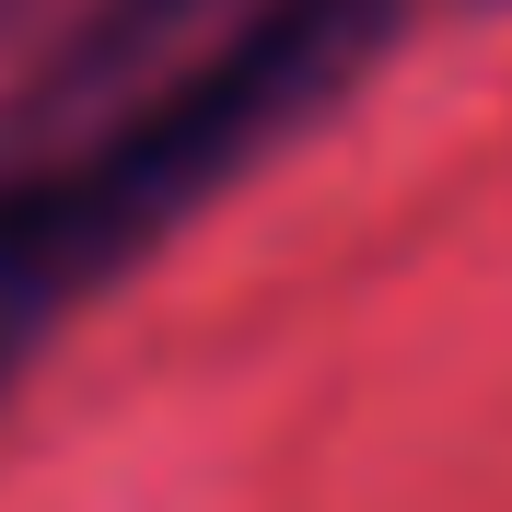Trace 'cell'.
<instances>
[{
	"label": "cell",
	"mask_w": 512,
	"mask_h": 512,
	"mask_svg": "<svg viewBox=\"0 0 512 512\" xmlns=\"http://www.w3.org/2000/svg\"><path fill=\"white\" fill-rule=\"evenodd\" d=\"M384 24H396V0H256L245 24L198 70H175L128 128H105L94 152L47 163V175H12L0 187V373L105 268H128L175 210H198L268 128L315 117L384 47Z\"/></svg>",
	"instance_id": "6da1fadb"
}]
</instances>
